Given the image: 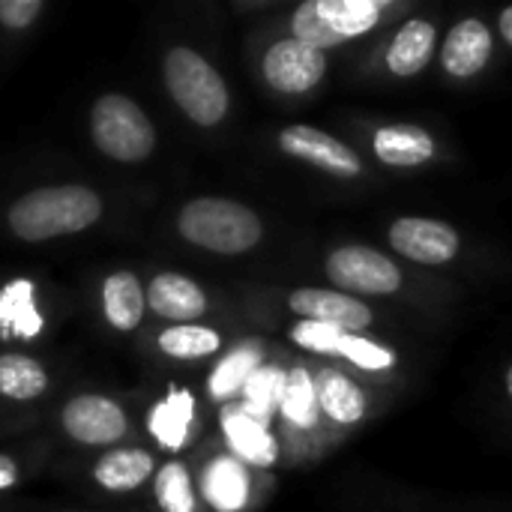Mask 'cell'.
I'll return each instance as SVG.
<instances>
[{
    "label": "cell",
    "instance_id": "6da1fadb",
    "mask_svg": "<svg viewBox=\"0 0 512 512\" xmlns=\"http://www.w3.org/2000/svg\"><path fill=\"white\" fill-rule=\"evenodd\" d=\"M102 216V201L87 186H48L27 192L9 210V228L21 240H51L90 228Z\"/></svg>",
    "mask_w": 512,
    "mask_h": 512
},
{
    "label": "cell",
    "instance_id": "7a4b0ae2",
    "mask_svg": "<svg viewBox=\"0 0 512 512\" xmlns=\"http://www.w3.org/2000/svg\"><path fill=\"white\" fill-rule=\"evenodd\" d=\"M180 234L219 255L249 252L261 240V219L234 201L225 198H198L180 210Z\"/></svg>",
    "mask_w": 512,
    "mask_h": 512
},
{
    "label": "cell",
    "instance_id": "3957f363",
    "mask_svg": "<svg viewBox=\"0 0 512 512\" xmlns=\"http://www.w3.org/2000/svg\"><path fill=\"white\" fill-rule=\"evenodd\" d=\"M165 84L174 102L201 126H216L228 111V90L219 72L192 48H171L165 57Z\"/></svg>",
    "mask_w": 512,
    "mask_h": 512
},
{
    "label": "cell",
    "instance_id": "277c9868",
    "mask_svg": "<svg viewBox=\"0 0 512 512\" xmlns=\"http://www.w3.org/2000/svg\"><path fill=\"white\" fill-rule=\"evenodd\" d=\"M90 129L96 147L117 162H141L156 147L153 123L132 99L120 93H108L93 105Z\"/></svg>",
    "mask_w": 512,
    "mask_h": 512
},
{
    "label": "cell",
    "instance_id": "5b68a950",
    "mask_svg": "<svg viewBox=\"0 0 512 512\" xmlns=\"http://www.w3.org/2000/svg\"><path fill=\"white\" fill-rule=\"evenodd\" d=\"M327 276L345 288V291H357V294H393L402 285V273L399 267L366 246H342L327 258Z\"/></svg>",
    "mask_w": 512,
    "mask_h": 512
},
{
    "label": "cell",
    "instance_id": "8992f818",
    "mask_svg": "<svg viewBox=\"0 0 512 512\" xmlns=\"http://www.w3.org/2000/svg\"><path fill=\"white\" fill-rule=\"evenodd\" d=\"M324 72V51L300 39H282L264 57V78L279 93H306L324 78Z\"/></svg>",
    "mask_w": 512,
    "mask_h": 512
},
{
    "label": "cell",
    "instance_id": "52a82bcc",
    "mask_svg": "<svg viewBox=\"0 0 512 512\" xmlns=\"http://www.w3.org/2000/svg\"><path fill=\"white\" fill-rule=\"evenodd\" d=\"M390 243L396 252L420 264H447L459 252V234L450 225L423 216L396 219L390 228Z\"/></svg>",
    "mask_w": 512,
    "mask_h": 512
},
{
    "label": "cell",
    "instance_id": "ba28073f",
    "mask_svg": "<svg viewBox=\"0 0 512 512\" xmlns=\"http://www.w3.org/2000/svg\"><path fill=\"white\" fill-rule=\"evenodd\" d=\"M279 144L288 156L312 162L336 177H357L363 171L360 156L348 144H342L339 138H333L315 126H288L279 135Z\"/></svg>",
    "mask_w": 512,
    "mask_h": 512
},
{
    "label": "cell",
    "instance_id": "9c48e42d",
    "mask_svg": "<svg viewBox=\"0 0 512 512\" xmlns=\"http://www.w3.org/2000/svg\"><path fill=\"white\" fill-rule=\"evenodd\" d=\"M63 429L81 444H114L126 432V417L111 399L78 396L63 408Z\"/></svg>",
    "mask_w": 512,
    "mask_h": 512
},
{
    "label": "cell",
    "instance_id": "30bf717a",
    "mask_svg": "<svg viewBox=\"0 0 512 512\" xmlns=\"http://www.w3.org/2000/svg\"><path fill=\"white\" fill-rule=\"evenodd\" d=\"M291 309L306 315V321H321V324H333L345 333H357L366 330L372 324V312L369 306H363L360 300L348 297V294H336V291H321V288H300L291 294Z\"/></svg>",
    "mask_w": 512,
    "mask_h": 512
},
{
    "label": "cell",
    "instance_id": "8fae6325",
    "mask_svg": "<svg viewBox=\"0 0 512 512\" xmlns=\"http://www.w3.org/2000/svg\"><path fill=\"white\" fill-rule=\"evenodd\" d=\"M492 57V33L480 18H465L459 21L447 42H444V69L456 78H471L477 75Z\"/></svg>",
    "mask_w": 512,
    "mask_h": 512
},
{
    "label": "cell",
    "instance_id": "7c38bea8",
    "mask_svg": "<svg viewBox=\"0 0 512 512\" xmlns=\"http://www.w3.org/2000/svg\"><path fill=\"white\" fill-rule=\"evenodd\" d=\"M222 429H225L231 450L243 462L258 465V468H267L276 462V441L270 438L267 423L255 420L243 408H225L222 411Z\"/></svg>",
    "mask_w": 512,
    "mask_h": 512
},
{
    "label": "cell",
    "instance_id": "4fadbf2b",
    "mask_svg": "<svg viewBox=\"0 0 512 512\" xmlns=\"http://www.w3.org/2000/svg\"><path fill=\"white\" fill-rule=\"evenodd\" d=\"M375 153L381 162L393 168H417L435 156V141L426 129L414 123H393V126L378 129Z\"/></svg>",
    "mask_w": 512,
    "mask_h": 512
},
{
    "label": "cell",
    "instance_id": "5bb4252c",
    "mask_svg": "<svg viewBox=\"0 0 512 512\" xmlns=\"http://www.w3.org/2000/svg\"><path fill=\"white\" fill-rule=\"evenodd\" d=\"M147 303L156 315L174 318V321H192L207 309L204 291L192 279L177 276V273L156 276L147 288Z\"/></svg>",
    "mask_w": 512,
    "mask_h": 512
},
{
    "label": "cell",
    "instance_id": "9a60e30c",
    "mask_svg": "<svg viewBox=\"0 0 512 512\" xmlns=\"http://www.w3.org/2000/svg\"><path fill=\"white\" fill-rule=\"evenodd\" d=\"M42 330V315L36 312L33 285L15 279L0 291V336L3 339H33Z\"/></svg>",
    "mask_w": 512,
    "mask_h": 512
},
{
    "label": "cell",
    "instance_id": "2e32d148",
    "mask_svg": "<svg viewBox=\"0 0 512 512\" xmlns=\"http://www.w3.org/2000/svg\"><path fill=\"white\" fill-rule=\"evenodd\" d=\"M432 48H435V27L423 18H414L396 33V39L387 51V66H390V72L411 78V75L423 72V66L432 57Z\"/></svg>",
    "mask_w": 512,
    "mask_h": 512
},
{
    "label": "cell",
    "instance_id": "e0dca14e",
    "mask_svg": "<svg viewBox=\"0 0 512 512\" xmlns=\"http://www.w3.org/2000/svg\"><path fill=\"white\" fill-rule=\"evenodd\" d=\"M195 417V399L189 390H171L150 414V432L165 450H180L186 444Z\"/></svg>",
    "mask_w": 512,
    "mask_h": 512
},
{
    "label": "cell",
    "instance_id": "ac0fdd59",
    "mask_svg": "<svg viewBox=\"0 0 512 512\" xmlns=\"http://www.w3.org/2000/svg\"><path fill=\"white\" fill-rule=\"evenodd\" d=\"M102 300H105V318L117 330H135L141 324L147 294L141 291V282L132 273L108 276L105 288H102Z\"/></svg>",
    "mask_w": 512,
    "mask_h": 512
},
{
    "label": "cell",
    "instance_id": "d6986e66",
    "mask_svg": "<svg viewBox=\"0 0 512 512\" xmlns=\"http://www.w3.org/2000/svg\"><path fill=\"white\" fill-rule=\"evenodd\" d=\"M204 495L219 512H237L249 498V480L237 459L222 456L204 471Z\"/></svg>",
    "mask_w": 512,
    "mask_h": 512
},
{
    "label": "cell",
    "instance_id": "ffe728a7",
    "mask_svg": "<svg viewBox=\"0 0 512 512\" xmlns=\"http://www.w3.org/2000/svg\"><path fill=\"white\" fill-rule=\"evenodd\" d=\"M315 390H318V408H324V414L333 417L336 423L348 426V423H357L366 414V396L360 393V387L351 378H345V375H339L333 369L318 375Z\"/></svg>",
    "mask_w": 512,
    "mask_h": 512
},
{
    "label": "cell",
    "instance_id": "44dd1931",
    "mask_svg": "<svg viewBox=\"0 0 512 512\" xmlns=\"http://www.w3.org/2000/svg\"><path fill=\"white\" fill-rule=\"evenodd\" d=\"M153 474V456H147L144 450H117L99 459L93 477L99 486L111 489V492H129L138 489L147 477Z\"/></svg>",
    "mask_w": 512,
    "mask_h": 512
},
{
    "label": "cell",
    "instance_id": "7402d4cb",
    "mask_svg": "<svg viewBox=\"0 0 512 512\" xmlns=\"http://www.w3.org/2000/svg\"><path fill=\"white\" fill-rule=\"evenodd\" d=\"M48 387V375L45 369L21 354H3L0 357V393L18 402L36 399L42 396Z\"/></svg>",
    "mask_w": 512,
    "mask_h": 512
},
{
    "label": "cell",
    "instance_id": "603a6c76",
    "mask_svg": "<svg viewBox=\"0 0 512 512\" xmlns=\"http://www.w3.org/2000/svg\"><path fill=\"white\" fill-rule=\"evenodd\" d=\"M318 9L342 39L372 30L381 15V3L375 0H318Z\"/></svg>",
    "mask_w": 512,
    "mask_h": 512
},
{
    "label": "cell",
    "instance_id": "cb8c5ba5",
    "mask_svg": "<svg viewBox=\"0 0 512 512\" xmlns=\"http://www.w3.org/2000/svg\"><path fill=\"white\" fill-rule=\"evenodd\" d=\"M279 408L294 426L312 429L318 423V390L306 369H294L285 375V390H282Z\"/></svg>",
    "mask_w": 512,
    "mask_h": 512
},
{
    "label": "cell",
    "instance_id": "d4e9b609",
    "mask_svg": "<svg viewBox=\"0 0 512 512\" xmlns=\"http://www.w3.org/2000/svg\"><path fill=\"white\" fill-rule=\"evenodd\" d=\"M258 363H261V354H258L255 345H243L234 354H228L216 366V372L210 375V396L213 399H228L237 390H243L249 384V378L261 369Z\"/></svg>",
    "mask_w": 512,
    "mask_h": 512
},
{
    "label": "cell",
    "instance_id": "484cf974",
    "mask_svg": "<svg viewBox=\"0 0 512 512\" xmlns=\"http://www.w3.org/2000/svg\"><path fill=\"white\" fill-rule=\"evenodd\" d=\"M282 390H285V372L270 369V366H261L249 378V384L243 387V393H246L243 411L252 414L255 420L267 423L270 414H273V408H279V402H282Z\"/></svg>",
    "mask_w": 512,
    "mask_h": 512
},
{
    "label": "cell",
    "instance_id": "4316f807",
    "mask_svg": "<svg viewBox=\"0 0 512 512\" xmlns=\"http://www.w3.org/2000/svg\"><path fill=\"white\" fill-rule=\"evenodd\" d=\"M159 348L171 357L180 360H192V357H207L213 351H219V333L207 330V327H171L159 336Z\"/></svg>",
    "mask_w": 512,
    "mask_h": 512
},
{
    "label": "cell",
    "instance_id": "83f0119b",
    "mask_svg": "<svg viewBox=\"0 0 512 512\" xmlns=\"http://www.w3.org/2000/svg\"><path fill=\"white\" fill-rule=\"evenodd\" d=\"M156 498L165 512H195L189 474L180 462H168L156 477Z\"/></svg>",
    "mask_w": 512,
    "mask_h": 512
},
{
    "label": "cell",
    "instance_id": "f1b7e54d",
    "mask_svg": "<svg viewBox=\"0 0 512 512\" xmlns=\"http://www.w3.org/2000/svg\"><path fill=\"white\" fill-rule=\"evenodd\" d=\"M294 39H300V42H306V45H315V48H321V51L330 48V45L345 42V39L327 24V18L321 15L318 0L303 3V6L294 12Z\"/></svg>",
    "mask_w": 512,
    "mask_h": 512
},
{
    "label": "cell",
    "instance_id": "f546056e",
    "mask_svg": "<svg viewBox=\"0 0 512 512\" xmlns=\"http://www.w3.org/2000/svg\"><path fill=\"white\" fill-rule=\"evenodd\" d=\"M348 333L333 327V324H321V321H300L294 330H291V339L309 351H321V354H339L342 348V339Z\"/></svg>",
    "mask_w": 512,
    "mask_h": 512
},
{
    "label": "cell",
    "instance_id": "4dcf8cb0",
    "mask_svg": "<svg viewBox=\"0 0 512 512\" xmlns=\"http://www.w3.org/2000/svg\"><path fill=\"white\" fill-rule=\"evenodd\" d=\"M339 354L345 360H351L354 366L369 369V372H381V369H390L396 363V357L387 348H381V345H375V342H369L363 336H345Z\"/></svg>",
    "mask_w": 512,
    "mask_h": 512
},
{
    "label": "cell",
    "instance_id": "1f68e13d",
    "mask_svg": "<svg viewBox=\"0 0 512 512\" xmlns=\"http://www.w3.org/2000/svg\"><path fill=\"white\" fill-rule=\"evenodd\" d=\"M42 12L39 0H0V21L9 27H27Z\"/></svg>",
    "mask_w": 512,
    "mask_h": 512
},
{
    "label": "cell",
    "instance_id": "d6a6232c",
    "mask_svg": "<svg viewBox=\"0 0 512 512\" xmlns=\"http://www.w3.org/2000/svg\"><path fill=\"white\" fill-rule=\"evenodd\" d=\"M15 477H18L15 462H12V459H6V456H0V489H9V486L15 483Z\"/></svg>",
    "mask_w": 512,
    "mask_h": 512
},
{
    "label": "cell",
    "instance_id": "836d02e7",
    "mask_svg": "<svg viewBox=\"0 0 512 512\" xmlns=\"http://www.w3.org/2000/svg\"><path fill=\"white\" fill-rule=\"evenodd\" d=\"M501 33H504V39L512 45V6L504 9V15H501Z\"/></svg>",
    "mask_w": 512,
    "mask_h": 512
},
{
    "label": "cell",
    "instance_id": "e575fe53",
    "mask_svg": "<svg viewBox=\"0 0 512 512\" xmlns=\"http://www.w3.org/2000/svg\"><path fill=\"white\" fill-rule=\"evenodd\" d=\"M507 390H510V396H512V366H510V372H507Z\"/></svg>",
    "mask_w": 512,
    "mask_h": 512
}]
</instances>
